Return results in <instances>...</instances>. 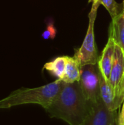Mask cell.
<instances>
[{"label": "cell", "instance_id": "cell-1", "mask_svg": "<svg viewBox=\"0 0 124 125\" xmlns=\"http://www.w3.org/2000/svg\"><path fill=\"white\" fill-rule=\"evenodd\" d=\"M93 108V102L83 93L79 81L65 83L50 107V117L60 119L69 125H82Z\"/></svg>", "mask_w": 124, "mask_h": 125}, {"label": "cell", "instance_id": "cell-2", "mask_svg": "<svg viewBox=\"0 0 124 125\" xmlns=\"http://www.w3.org/2000/svg\"><path fill=\"white\" fill-rule=\"evenodd\" d=\"M63 81L57 79L50 83L39 87L17 89L0 100V109L10 108L24 104H38L46 111L59 93Z\"/></svg>", "mask_w": 124, "mask_h": 125}, {"label": "cell", "instance_id": "cell-3", "mask_svg": "<svg viewBox=\"0 0 124 125\" xmlns=\"http://www.w3.org/2000/svg\"><path fill=\"white\" fill-rule=\"evenodd\" d=\"M99 2L93 3L91 10L88 14L89 23L87 32L81 47L75 50L74 57L79 62L80 66L86 64H98L99 56L98 54L97 46L94 36V23L97 15Z\"/></svg>", "mask_w": 124, "mask_h": 125}, {"label": "cell", "instance_id": "cell-4", "mask_svg": "<svg viewBox=\"0 0 124 125\" xmlns=\"http://www.w3.org/2000/svg\"><path fill=\"white\" fill-rule=\"evenodd\" d=\"M100 69L98 64L81 66L79 83L86 97L95 103L101 98Z\"/></svg>", "mask_w": 124, "mask_h": 125}, {"label": "cell", "instance_id": "cell-5", "mask_svg": "<svg viewBox=\"0 0 124 125\" xmlns=\"http://www.w3.org/2000/svg\"><path fill=\"white\" fill-rule=\"evenodd\" d=\"M109 81L113 89L116 103L120 108L124 100V53L116 44Z\"/></svg>", "mask_w": 124, "mask_h": 125}, {"label": "cell", "instance_id": "cell-6", "mask_svg": "<svg viewBox=\"0 0 124 125\" xmlns=\"http://www.w3.org/2000/svg\"><path fill=\"white\" fill-rule=\"evenodd\" d=\"M82 125H118L117 111H110L102 98L93 103V108Z\"/></svg>", "mask_w": 124, "mask_h": 125}, {"label": "cell", "instance_id": "cell-7", "mask_svg": "<svg viewBox=\"0 0 124 125\" xmlns=\"http://www.w3.org/2000/svg\"><path fill=\"white\" fill-rule=\"evenodd\" d=\"M115 48V42L111 37H109L108 41L105 47L104 48L101 56H99L98 62L102 73L107 79L110 78V73L113 64Z\"/></svg>", "mask_w": 124, "mask_h": 125}, {"label": "cell", "instance_id": "cell-8", "mask_svg": "<svg viewBox=\"0 0 124 125\" xmlns=\"http://www.w3.org/2000/svg\"><path fill=\"white\" fill-rule=\"evenodd\" d=\"M100 95L104 103L110 111H117L119 109L116 103L113 89L109 79L106 78L102 72L100 73Z\"/></svg>", "mask_w": 124, "mask_h": 125}, {"label": "cell", "instance_id": "cell-9", "mask_svg": "<svg viewBox=\"0 0 124 125\" xmlns=\"http://www.w3.org/2000/svg\"><path fill=\"white\" fill-rule=\"evenodd\" d=\"M109 37H111L124 53V14L121 13L112 19L109 30Z\"/></svg>", "mask_w": 124, "mask_h": 125}, {"label": "cell", "instance_id": "cell-10", "mask_svg": "<svg viewBox=\"0 0 124 125\" xmlns=\"http://www.w3.org/2000/svg\"><path fill=\"white\" fill-rule=\"evenodd\" d=\"M80 68L81 66L79 62L74 56H67L65 71L61 80L68 83L79 81L80 77Z\"/></svg>", "mask_w": 124, "mask_h": 125}, {"label": "cell", "instance_id": "cell-11", "mask_svg": "<svg viewBox=\"0 0 124 125\" xmlns=\"http://www.w3.org/2000/svg\"><path fill=\"white\" fill-rule=\"evenodd\" d=\"M67 59V56L57 57L53 60L45 63L44 69L48 71L52 75L57 78V79L61 80L65 71Z\"/></svg>", "mask_w": 124, "mask_h": 125}, {"label": "cell", "instance_id": "cell-12", "mask_svg": "<svg viewBox=\"0 0 124 125\" xmlns=\"http://www.w3.org/2000/svg\"><path fill=\"white\" fill-rule=\"evenodd\" d=\"M99 2L107 9L112 19L123 13V4L117 3L115 0H99Z\"/></svg>", "mask_w": 124, "mask_h": 125}, {"label": "cell", "instance_id": "cell-13", "mask_svg": "<svg viewBox=\"0 0 124 125\" xmlns=\"http://www.w3.org/2000/svg\"><path fill=\"white\" fill-rule=\"evenodd\" d=\"M56 29L54 26L53 23H49L47 26L46 29L42 32V37L44 40H53L56 37Z\"/></svg>", "mask_w": 124, "mask_h": 125}, {"label": "cell", "instance_id": "cell-14", "mask_svg": "<svg viewBox=\"0 0 124 125\" xmlns=\"http://www.w3.org/2000/svg\"><path fill=\"white\" fill-rule=\"evenodd\" d=\"M118 125H124V100L121 111L118 115Z\"/></svg>", "mask_w": 124, "mask_h": 125}, {"label": "cell", "instance_id": "cell-15", "mask_svg": "<svg viewBox=\"0 0 124 125\" xmlns=\"http://www.w3.org/2000/svg\"><path fill=\"white\" fill-rule=\"evenodd\" d=\"M99 0H88V2H92V3H96Z\"/></svg>", "mask_w": 124, "mask_h": 125}, {"label": "cell", "instance_id": "cell-16", "mask_svg": "<svg viewBox=\"0 0 124 125\" xmlns=\"http://www.w3.org/2000/svg\"><path fill=\"white\" fill-rule=\"evenodd\" d=\"M122 4H123V13L124 14V1H123V3H122Z\"/></svg>", "mask_w": 124, "mask_h": 125}]
</instances>
